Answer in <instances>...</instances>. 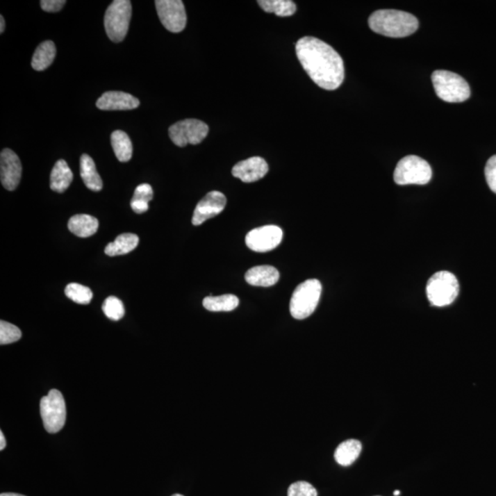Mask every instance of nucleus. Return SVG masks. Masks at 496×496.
Wrapping results in <instances>:
<instances>
[{
    "mask_svg": "<svg viewBox=\"0 0 496 496\" xmlns=\"http://www.w3.org/2000/svg\"><path fill=\"white\" fill-rule=\"evenodd\" d=\"M296 53L316 85L326 90L340 87L345 78L344 62L332 47L315 37L306 36L296 44Z\"/></svg>",
    "mask_w": 496,
    "mask_h": 496,
    "instance_id": "nucleus-1",
    "label": "nucleus"
},
{
    "mask_svg": "<svg viewBox=\"0 0 496 496\" xmlns=\"http://www.w3.org/2000/svg\"><path fill=\"white\" fill-rule=\"evenodd\" d=\"M369 26L381 35L404 38L418 31L419 22L416 17L406 11L380 10L370 15Z\"/></svg>",
    "mask_w": 496,
    "mask_h": 496,
    "instance_id": "nucleus-2",
    "label": "nucleus"
},
{
    "mask_svg": "<svg viewBox=\"0 0 496 496\" xmlns=\"http://www.w3.org/2000/svg\"><path fill=\"white\" fill-rule=\"evenodd\" d=\"M436 93L442 101L450 104L466 101L470 97L468 83L458 74L447 70H437L432 74Z\"/></svg>",
    "mask_w": 496,
    "mask_h": 496,
    "instance_id": "nucleus-3",
    "label": "nucleus"
},
{
    "mask_svg": "<svg viewBox=\"0 0 496 496\" xmlns=\"http://www.w3.org/2000/svg\"><path fill=\"white\" fill-rule=\"evenodd\" d=\"M321 295L322 284L318 279H307L299 284L290 298V315L297 320L309 317L317 307Z\"/></svg>",
    "mask_w": 496,
    "mask_h": 496,
    "instance_id": "nucleus-4",
    "label": "nucleus"
},
{
    "mask_svg": "<svg viewBox=\"0 0 496 496\" xmlns=\"http://www.w3.org/2000/svg\"><path fill=\"white\" fill-rule=\"evenodd\" d=\"M460 292L458 281L449 272H440L429 279L427 285V295L433 306L444 307L452 304Z\"/></svg>",
    "mask_w": 496,
    "mask_h": 496,
    "instance_id": "nucleus-5",
    "label": "nucleus"
},
{
    "mask_svg": "<svg viewBox=\"0 0 496 496\" xmlns=\"http://www.w3.org/2000/svg\"><path fill=\"white\" fill-rule=\"evenodd\" d=\"M395 182L400 186L404 185H426L432 179V170L424 159L416 156H407L402 158L395 170Z\"/></svg>",
    "mask_w": 496,
    "mask_h": 496,
    "instance_id": "nucleus-6",
    "label": "nucleus"
},
{
    "mask_svg": "<svg viewBox=\"0 0 496 496\" xmlns=\"http://www.w3.org/2000/svg\"><path fill=\"white\" fill-rule=\"evenodd\" d=\"M132 18V3L128 0H115L107 8L104 17V26L111 41H124L129 30Z\"/></svg>",
    "mask_w": 496,
    "mask_h": 496,
    "instance_id": "nucleus-7",
    "label": "nucleus"
},
{
    "mask_svg": "<svg viewBox=\"0 0 496 496\" xmlns=\"http://www.w3.org/2000/svg\"><path fill=\"white\" fill-rule=\"evenodd\" d=\"M42 423L48 433L55 434L65 426L67 407L62 393L58 390H51L40 403Z\"/></svg>",
    "mask_w": 496,
    "mask_h": 496,
    "instance_id": "nucleus-8",
    "label": "nucleus"
},
{
    "mask_svg": "<svg viewBox=\"0 0 496 496\" xmlns=\"http://www.w3.org/2000/svg\"><path fill=\"white\" fill-rule=\"evenodd\" d=\"M208 133L209 126L205 122L195 119L176 122L168 130L171 141L179 147H184L188 144H199L206 138Z\"/></svg>",
    "mask_w": 496,
    "mask_h": 496,
    "instance_id": "nucleus-9",
    "label": "nucleus"
},
{
    "mask_svg": "<svg viewBox=\"0 0 496 496\" xmlns=\"http://www.w3.org/2000/svg\"><path fill=\"white\" fill-rule=\"evenodd\" d=\"M156 7L164 27L173 33L183 31L187 24V14L181 0H156Z\"/></svg>",
    "mask_w": 496,
    "mask_h": 496,
    "instance_id": "nucleus-10",
    "label": "nucleus"
},
{
    "mask_svg": "<svg viewBox=\"0 0 496 496\" xmlns=\"http://www.w3.org/2000/svg\"><path fill=\"white\" fill-rule=\"evenodd\" d=\"M283 232L276 225H265L250 231L246 236L248 248L255 252L266 253L275 249L281 243Z\"/></svg>",
    "mask_w": 496,
    "mask_h": 496,
    "instance_id": "nucleus-11",
    "label": "nucleus"
},
{
    "mask_svg": "<svg viewBox=\"0 0 496 496\" xmlns=\"http://www.w3.org/2000/svg\"><path fill=\"white\" fill-rule=\"evenodd\" d=\"M226 197L217 190L207 194L197 204L194 210L192 224L201 225L216 215H220L226 206Z\"/></svg>",
    "mask_w": 496,
    "mask_h": 496,
    "instance_id": "nucleus-12",
    "label": "nucleus"
},
{
    "mask_svg": "<svg viewBox=\"0 0 496 496\" xmlns=\"http://www.w3.org/2000/svg\"><path fill=\"white\" fill-rule=\"evenodd\" d=\"M22 167L19 156L13 150H2L0 155V178L6 190H15L22 179Z\"/></svg>",
    "mask_w": 496,
    "mask_h": 496,
    "instance_id": "nucleus-13",
    "label": "nucleus"
},
{
    "mask_svg": "<svg viewBox=\"0 0 496 496\" xmlns=\"http://www.w3.org/2000/svg\"><path fill=\"white\" fill-rule=\"evenodd\" d=\"M269 171V165L265 159L259 156H254L240 161L233 167L232 174L236 179H240L245 183L256 182L263 179Z\"/></svg>",
    "mask_w": 496,
    "mask_h": 496,
    "instance_id": "nucleus-14",
    "label": "nucleus"
},
{
    "mask_svg": "<svg viewBox=\"0 0 496 496\" xmlns=\"http://www.w3.org/2000/svg\"><path fill=\"white\" fill-rule=\"evenodd\" d=\"M96 105L102 110H128L138 108L140 101L131 94L121 91H108L102 94Z\"/></svg>",
    "mask_w": 496,
    "mask_h": 496,
    "instance_id": "nucleus-15",
    "label": "nucleus"
},
{
    "mask_svg": "<svg viewBox=\"0 0 496 496\" xmlns=\"http://www.w3.org/2000/svg\"><path fill=\"white\" fill-rule=\"evenodd\" d=\"M248 284L256 287H270L276 284L279 279V272L272 266L254 267L245 276Z\"/></svg>",
    "mask_w": 496,
    "mask_h": 496,
    "instance_id": "nucleus-16",
    "label": "nucleus"
},
{
    "mask_svg": "<svg viewBox=\"0 0 496 496\" xmlns=\"http://www.w3.org/2000/svg\"><path fill=\"white\" fill-rule=\"evenodd\" d=\"M73 181V173L67 162L60 159L53 165L50 176V188L53 192L63 193Z\"/></svg>",
    "mask_w": 496,
    "mask_h": 496,
    "instance_id": "nucleus-17",
    "label": "nucleus"
},
{
    "mask_svg": "<svg viewBox=\"0 0 496 496\" xmlns=\"http://www.w3.org/2000/svg\"><path fill=\"white\" fill-rule=\"evenodd\" d=\"M68 229L74 235L81 238L95 235L99 229L98 219L88 215H76L68 222Z\"/></svg>",
    "mask_w": 496,
    "mask_h": 496,
    "instance_id": "nucleus-18",
    "label": "nucleus"
},
{
    "mask_svg": "<svg viewBox=\"0 0 496 496\" xmlns=\"http://www.w3.org/2000/svg\"><path fill=\"white\" fill-rule=\"evenodd\" d=\"M81 176L88 189L93 192H101L104 187L102 179L97 171L95 162L85 154L81 158Z\"/></svg>",
    "mask_w": 496,
    "mask_h": 496,
    "instance_id": "nucleus-19",
    "label": "nucleus"
},
{
    "mask_svg": "<svg viewBox=\"0 0 496 496\" xmlns=\"http://www.w3.org/2000/svg\"><path fill=\"white\" fill-rule=\"evenodd\" d=\"M362 445L357 440H349L342 442L335 452V460L341 466H349L361 455Z\"/></svg>",
    "mask_w": 496,
    "mask_h": 496,
    "instance_id": "nucleus-20",
    "label": "nucleus"
},
{
    "mask_svg": "<svg viewBox=\"0 0 496 496\" xmlns=\"http://www.w3.org/2000/svg\"><path fill=\"white\" fill-rule=\"evenodd\" d=\"M138 244L139 238L135 233H122L114 242L108 245L105 248V254L110 256L126 255L135 250Z\"/></svg>",
    "mask_w": 496,
    "mask_h": 496,
    "instance_id": "nucleus-21",
    "label": "nucleus"
},
{
    "mask_svg": "<svg viewBox=\"0 0 496 496\" xmlns=\"http://www.w3.org/2000/svg\"><path fill=\"white\" fill-rule=\"evenodd\" d=\"M56 56V48L52 41H45L37 47L31 60V67L36 71H44L49 67Z\"/></svg>",
    "mask_w": 496,
    "mask_h": 496,
    "instance_id": "nucleus-22",
    "label": "nucleus"
},
{
    "mask_svg": "<svg viewBox=\"0 0 496 496\" xmlns=\"http://www.w3.org/2000/svg\"><path fill=\"white\" fill-rule=\"evenodd\" d=\"M111 145L119 162H128L133 156V144L129 136L124 131H115L111 135Z\"/></svg>",
    "mask_w": 496,
    "mask_h": 496,
    "instance_id": "nucleus-23",
    "label": "nucleus"
},
{
    "mask_svg": "<svg viewBox=\"0 0 496 496\" xmlns=\"http://www.w3.org/2000/svg\"><path fill=\"white\" fill-rule=\"evenodd\" d=\"M202 304L210 312H231L238 307L239 299L233 295L208 296Z\"/></svg>",
    "mask_w": 496,
    "mask_h": 496,
    "instance_id": "nucleus-24",
    "label": "nucleus"
},
{
    "mask_svg": "<svg viewBox=\"0 0 496 496\" xmlns=\"http://www.w3.org/2000/svg\"><path fill=\"white\" fill-rule=\"evenodd\" d=\"M258 5L265 13L279 17H290L296 13V5L290 0H259Z\"/></svg>",
    "mask_w": 496,
    "mask_h": 496,
    "instance_id": "nucleus-25",
    "label": "nucleus"
},
{
    "mask_svg": "<svg viewBox=\"0 0 496 496\" xmlns=\"http://www.w3.org/2000/svg\"><path fill=\"white\" fill-rule=\"evenodd\" d=\"M153 189L149 184H141L136 188L132 201H131V208L133 212L142 215L147 212L149 209V201L153 199Z\"/></svg>",
    "mask_w": 496,
    "mask_h": 496,
    "instance_id": "nucleus-26",
    "label": "nucleus"
},
{
    "mask_svg": "<svg viewBox=\"0 0 496 496\" xmlns=\"http://www.w3.org/2000/svg\"><path fill=\"white\" fill-rule=\"evenodd\" d=\"M65 293L67 298L78 304H88L93 298L92 290L78 283L68 284L65 287Z\"/></svg>",
    "mask_w": 496,
    "mask_h": 496,
    "instance_id": "nucleus-27",
    "label": "nucleus"
},
{
    "mask_svg": "<svg viewBox=\"0 0 496 496\" xmlns=\"http://www.w3.org/2000/svg\"><path fill=\"white\" fill-rule=\"evenodd\" d=\"M102 311L108 318L113 321L121 320L124 316L125 310L124 304L117 297L110 296L102 304Z\"/></svg>",
    "mask_w": 496,
    "mask_h": 496,
    "instance_id": "nucleus-28",
    "label": "nucleus"
},
{
    "mask_svg": "<svg viewBox=\"0 0 496 496\" xmlns=\"http://www.w3.org/2000/svg\"><path fill=\"white\" fill-rule=\"evenodd\" d=\"M22 338V331L19 327L6 321L0 322V344L8 345L19 341Z\"/></svg>",
    "mask_w": 496,
    "mask_h": 496,
    "instance_id": "nucleus-29",
    "label": "nucleus"
},
{
    "mask_svg": "<svg viewBox=\"0 0 496 496\" xmlns=\"http://www.w3.org/2000/svg\"><path fill=\"white\" fill-rule=\"evenodd\" d=\"M288 496H317V491L307 481H296L288 489Z\"/></svg>",
    "mask_w": 496,
    "mask_h": 496,
    "instance_id": "nucleus-30",
    "label": "nucleus"
},
{
    "mask_svg": "<svg viewBox=\"0 0 496 496\" xmlns=\"http://www.w3.org/2000/svg\"><path fill=\"white\" fill-rule=\"evenodd\" d=\"M484 173H486V181L490 190L496 194V155L490 158L487 161Z\"/></svg>",
    "mask_w": 496,
    "mask_h": 496,
    "instance_id": "nucleus-31",
    "label": "nucleus"
},
{
    "mask_svg": "<svg viewBox=\"0 0 496 496\" xmlns=\"http://www.w3.org/2000/svg\"><path fill=\"white\" fill-rule=\"evenodd\" d=\"M67 3L65 0H42L41 7L47 13H58Z\"/></svg>",
    "mask_w": 496,
    "mask_h": 496,
    "instance_id": "nucleus-32",
    "label": "nucleus"
},
{
    "mask_svg": "<svg viewBox=\"0 0 496 496\" xmlns=\"http://www.w3.org/2000/svg\"><path fill=\"white\" fill-rule=\"evenodd\" d=\"M6 447V438L2 431H0V450L4 449Z\"/></svg>",
    "mask_w": 496,
    "mask_h": 496,
    "instance_id": "nucleus-33",
    "label": "nucleus"
},
{
    "mask_svg": "<svg viewBox=\"0 0 496 496\" xmlns=\"http://www.w3.org/2000/svg\"><path fill=\"white\" fill-rule=\"evenodd\" d=\"M0 22H1V24H0V33H3L5 30V19L2 15L0 16Z\"/></svg>",
    "mask_w": 496,
    "mask_h": 496,
    "instance_id": "nucleus-34",
    "label": "nucleus"
},
{
    "mask_svg": "<svg viewBox=\"0 0 496 496\" xmlns=\"http://www.w3.org/2000/svg\"><path fill=\"white\" fill-rule=\"evenodd\" d=\"M0 496H24L22 495H19V494H14V493H4V494H1Z\"/></svg>",
    "mask_w": 496,
    "mask_h": 496,
    "instance_id": "nucleus-35",
    "label": "nucleus"
},
{
    "mask_svg": "<svg viewBox=\"0 0 496 496\" xmlns=\"http://www.w3.org/2000/svg\"><path fill=\"white\" fill-rule=\"evenodd\" d=\"M393 495H395V496L400 495V491H395V493H393Z\"/></svg>",
    "mask_w": 496,
    "mask_h": 496,
    "instance_id": "nucleus-36",
    "label": "nucleus"
},
{
    "mask_svg": "<svg viewBox=\"0 0 496 496\" xmlns=\"http://www.w3.org/2000/svg\"><path fill=\"white\" fill-rule=\"evenodd\" d=\"M172 496H184V495L176 494V495H174Z\"/></svg>",
    "mask_w": 496,
    "mask_h": 496,
    "instance_id": "nucleus-37",
    "label": "nucleus"
}]
</instances>
